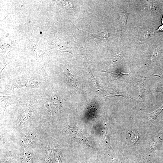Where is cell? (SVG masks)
I'll return each instance as SVG.
<instances>
[{
    "label": "cell",
    "instance_id": "cell-15",
    "mask_svg": "<svg viewBox=\"0 0 163 163\" xmlns=\"http://www.w3.org/2000/svg\"><path fill=\"white\" fill-rule=\"evenodd\" d=\"M5 163H15L11 152H8L5 155Z\"/></svg>",
    "mask_w": 163,
    "mask_h": 163
},
{
    "label": "cell",
    "instance_id": "cell-21",
    "mask_svg": "<svg viewBox=\"0 0 163 163\" xmlns=\"http://www.w3.org/2000/svg\"><path fill=\"white\" fill-rule=\"evenodd\" d=\"M118 163H123V161H120Z\"/></svg>",
    "mask_w": 163,
    "mask_h": 163
},
{
    "label": "cell",
    "instance_id": "cell-3",
    "mask_svg": "<svg viewBox=\"0 0 163 163\" xmlns=\"http://www.w3.org/2000/svg\"><path fill=\"white\" fill-rule=\"evenodd\" d=\"M18 97L15 95H2L0 96V114L2 118L4 117L5 111L9 105L17 103Z\"/></svg>",
    "mask_w": 163,
    "mask_h": 163
},
{
    "label": "cell",
    "instance_id": "cell-14",
    "mask_svg": "<svg viewBox=\"0 0 163 163\" xmlns=\"http://www.w3.org/2000/svg\"><path fill=\"white\" fill-rule=\"evenodd\" d=\"M52 152V147L50 145H49L47 149L45 155L46 160L48 163H50L51 162Z\"/></svg>",
    "mask_w": 163,
    "mask_h": 163
},
{
    "label": "cell",
    "instance_id": "cell-6",
    "mask_svg": "<svg viewBox=\"0 0 163 163\" xmlns=\"http://www.w3.org/2000/svg\"><path fill=\"white\" fill-rule=\"evenodd\" d=\"M64 78L67 82L70 85L78 89V84L75 77L72 74L67 68L64 73Z\"/></svg>",
    "mask_w": 163,
    "mask_h": 163
},
{
    "label": "cell",
    "instance_id": "cell-20",
    "mask_svg": "<svg viewBox=\"0 0 163 163\" xmlns=\"http://www.w3.org/2000/svg\"><path fill=\"white\" fill-rule=\"evenodd\" d=\"M161 22L162 24V26H163V14L162 18L161 20Z\"/></svg>",
    "mask_w": 163,
    "mask_h": 163
},
{
    "label": "cell",
    "instance_id": "cell-5",
    "mask_svg": "<svg viewBox=\"0 0 163 163\" xmlns=\"http://www.w3.org/2000/svg\"><path fill=\"white\" fill-rule=\"evenodd\" d=\"M35 138V134L32 132L24 136L21 139V143L25 148L30 147L32 146Z\"/></svg>",
    "mask_w": 163,
    "mask_h": 163
},
{
    "label": "cell",
    "instance_id": "cell-1",
    "mask_svg": "<svg viewBox=\"0 0 163 163\" xmlns=\"http://www.w3.org/2000/svg\"><path fill=\"white\" fill-rule=\"evenodd\" d=\"M40 85V82L38 80L28 77H21L11 81L6 86L5 89L8 90L23 87L37 89L39 87Z\"/></svg>",
    "mask_w": 163,
    "mask_h": 163
},
{
    "label": "cell",
    "instance_id": "cell-4",
    "mask_svg": "<svg viewBox=\"0 0 163 163\" xmlns=\"http://www.w3.org/2000/svg\"><path fill=\"white\" fill-rule=\"evenodd\" d=\"M33 106L30 102L27 103L19 113L17 118V123L21 125L27 121L32 115Z\"/></svg>",
    "mask_w": 163,
    "mask_h": 163
},
{
    "label": "cell",
    "instance_id": "cell-17",
    "mask_svg": "<svg viewBox=\"0 0 163 163\" xmlns=\"http://www.w3.org/2000/svg\"><path fill=\"white\" fill-rule=\"evenodd\" d=\"M88 70L89 72V73L90 75L92 78V79L93 82L94 83V85H95L96 88H97L98 89H99V86L98 83L97 82V81L94 78V76L93 75L91 72V70L90 69L88 68Z\"/></svg>",
    "mask_w": 163,
    "mask_h": 163
},
{
    "label": "cell",
    "instance_id": "cell-13",
    "mask_svg": "<svg viewBox=\"0 0 163 163\" xmlns=\"http://www.w3.org/2000/svg\"><path fill=\"white\" fill-rule=\"evenodd\" d=\"M163 110V104L159 109L156 110L152 113L149 114L148 117L150 120H154L158 114Z\"/></svg>",
    "mask_w": 163,
    "mask_h": 163
},
{
    "label": "cell",
    "instance_id": "cell-19",
    "mask_svg": "<svg viewBox=\"0 0 163 163\" xmlns=\"http://www.w3.org/2000/svg\"><path fill=\"white\" fill-rule=\"evenodd\" d=\"M159 30L160 31L163 30V26L162 25V26H160L159 28Z\"/></svg>",
    "mask_w": 163,
    "mask_h": 163
},
{
    "label": "cell",
    "instance_id": "cell-11",
    "mask_svg": "<svg viewBox=\"0 0 163 163\" xmlns=\"http://www.w3.org/2000/svg\"><path fill=\"white\" fill-rule=\"evenodd\" d=\"M23 163H32V154L29 152H25L21 156Z\"/></svg>",
    "mask_w": 163,
    "mask_h": 163
},
{
    "label": "cell",
    "instance_id": "cell-9",
    "mask_svg": "<svg viewBox=\"0 0 163 163\" xmlns=\"http://www.w3.org/2000/svg\"><path fill=\"white\" fill-rule=\"evenodd\" d=\"M154 1L148 0L146 2L145 7L148 10L155 12L158 10V6Z\"/></svg>",
    "mask_w": 163,
    "mask_h": 163
},
{
    "label": "cell",
    "instance_id": "cell-10",
    "mask_svg": "<svg viewBox=\"0 0 163 163\" xmlns=\"http://www.w3.org/2000/svg\"><path fill=\"white\" fill-rule=\"evenodd\" d=\"M128 16V13L125 11H122L120 14L119 21L124 28L126 27V23Z\"/></svg>",
    "mask_w": 163,
    "mask_h": 163
},
{
    "label": "cell",
    "instance_id": "cell-16",
    "mask_svg": "<svg viewBox=\"0 0 163 163\" xmlns=\"http://www.w3.org/2000/svg\"><path fill=\"white\" fill-rule=\"evenodd\" d=\"M129 135L130 139L133 142H137L138 139V135L137 133L135 132H130Z\"/></svg>",
    "mask_w": 163,
    "mask_h": 163
},
{
    "label": "cell",
    "instance_id": "cell-7",
    "mask_svg": "<svg viewBox=\"0 0 163 163\" xmlns=\"http://www.w3.org/2000/svg\"><path fill=\"white\" fill-rule=\"evenodd\" d=\"M90 36L98 41H104L108 39L110 37V32L108 31H105L97 34H90Z\"/></svg>",
    "mask_w": 163,
    "mask_h": 163
},
{
    "label": "cell",
    "instance_id": "cell-18",
    "mask_svg": "<svg viewBox=\"0 0 163 163\" xmlns=\"http://www.w3.org/2000/svg\"><path fill=\"white\" fill-rule=\"evenodd\" d=\"M141 163H150V160L147 158L142 160Z\"/></svg>",
    "mask_w": 163,
    "mask_h": 163
},
{
    "label": "cell",
    "instance_id": "cell-2",
    "mask_svg": "<svg viewBox=\"0 0 163 163\" xmlns=\"http://www.w3.org/2000/svg\"><path fill=\"white\" fill-rule=\"evenodd\" d=\"M45 99V107L47 116L51 117L61 110L62 102L57 95L47 94Z\"/></svg>",
    "mask_w": 163,
    "mask_h": 163
},
{
    "label": "cell",
    "instance_id": "cell-12",
    "mask_svg": "<svg viewBox=\"0 0 163 163\" xmlns=\"http://www.w3.org/2000/svg\"><path fill=\"white\" fill-rule=\"evenodd\" d=\"M54 150L55 163H62L61 160V153L60 149L56 147Z\"/></svg>",
    "mask_w": 163,
    "mask_h": 163
},
{
    "label": "cell",
    "instance_id": "cell-8",
    "mask_svg": "<svg viewBox=\"0 0 163 163\" xmlns=\"http://www.w3.org/2000/svg\"><path fill=\"white\" fill-rule=\"evenodd\" d=\"M102 137L105 145L108 149L112 150L110 143L109 132L106 126H105L103 132Z\"/></svg>",
    "mask_w": 163,
    "mask_h": 163
}]
</instances>
